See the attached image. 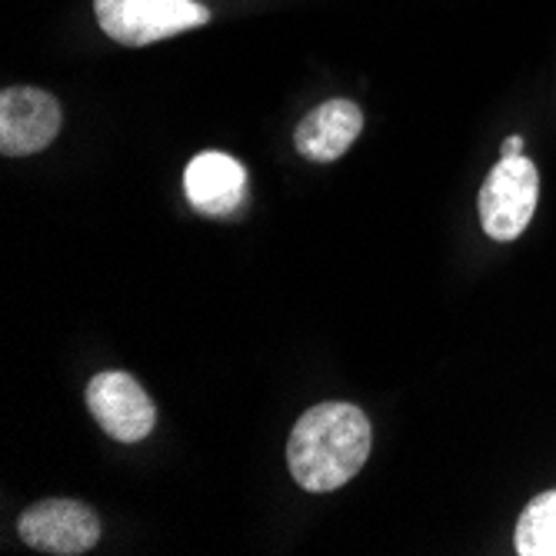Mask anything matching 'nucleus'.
<instances>
[{
	"mask_svg": "<svg viewBox=\"0 0 556 556\" xmlns=\"http://www.w3.org/2000/svg\"><path fill=\"white\" fill-rule=\"evenodd\" d=\"M514 543L520 556H556V490H546L527 503Z\"/></svg>",
	"mask_w": 556,
	"mask_h": 556,
	"instance_id": "obj_9",
	"label": "nucleus"
},
{
	"mask_svg": "<svg viewBox=\"0 0 556 556\" xmlns=\"http://www.w3.org/2000/svg\"><path fill=\"white\" fill-rule=\"evenodd\" d=\"M87 410L100 424V430L121 443L147 440L157 424L154 400L124 370L97 374L87 383Z\"/></svg>",
	"mask_w": 556,
	"mask_h": 556,
	"instance_id": "obj_4",
	"label": "nucleus"
},
{
	"mask_svg": "<svg viewBox=\"0 0 556 556\" xmlns=\"http://www.w3.org/2000/svg\"><path fill=\"white\" fill-rule=\"evenodd\" d=\"M370 420L353 403H317L303 414L287 440V467L311 493L340 490L370 457Z\"/></svg>",
	"mask_w": 556,
	"mask_h": 556,
	"instance_id": "obj_1",
	"label": "nucleus"
},
{
	"mask_svg": "<svg viewBox=\"0 0 556 556\" xmlns=\"http://www.w3.org/2000/svg\"><path fill=\"white\" fill-rule=\"evenodd\" d=\"M520 154H523V137H510L500 150V157H520Z\"/></svg>",
	"mask_w": 556,
	"mask_h": 556,
	"instance_id": "obj_10",
	"label": "nucleus"
},
{
	"mask_svg": "<svg viewBox=\"0 0 556 556\" xmlns=\"http://www.w3.org/2000/svg\"><path fill=\"white\" fill-rule=\"evenodd\" d=\"M61 104L40 87H8L0 93V154L27 157L61 134Z\"/></svg>",
	"mask_w": 556,
	"mask_h": 556,
	"instance_id": "obj_6",
	"label": "nucleus"
},
{
	"mask_svg": "<svg viewBox=\"0 0 556 556\" xmlns=\"http://www.w3.org/2000/svg\"><path fill=\"white\" fill-rule=\"evenodd\" d=\"M361 130H364V111L353 104V100L337 97L314 108L296 124L293 143L300 150V157H307L314 164H333L353 147Z\"/></svg>",
	"mask_w": 556,
	"mask_h": 556,
	"instance_id": "obj_7",
	"label": "nucleus"
},
{
	"mask_svg": "<svg viewBox=\"0 0 556 556\" xmlns=\"http://www.w3.org/2000/svg\"><path fill=\"white\" fill-rule=\"evenodd\" d=\"M184 190H187V200L193 204V211L211 214V217H224V214H230L233 207L243 204L247 170L230 154H220V150H204V154H197L187 164Z\"/></svg>",
	"mask_w": 556,
	"mask_h": 556,
	"instance_id": "obj_8",
	"label": "nucleus"
},
{
	"mask_svg": "<svg viewBox=\"0 0 556 556\" xmlns=\"http://www.w3.org/2000/svg\"><path fill=\"white\" fill-rule=\"evenodd\" d=\"M17 533L37 553L77 556L97 546L100 517L77 500H40L21 514Z\"/></svg>",
	"mask_w": 556,
	"mask_h": 556,
	"instance_id": "obj_5",
	"label": "nucleus"
},
{
	"mask_svg": "<svg viewBox=\"0 0 556 556\" xmlns=\"http://www.w3.org/2000/svg\"><path fill=\"white\" fill-rule=\"evenodd\" d=\"M93 14L100 30L124 47H147L211 21L197 0H93Z\"/></svg>",
	"mask_w": 556,
	"mask_h": 556,
	"instance_id": "obj_2",
	"label": "nucleus"
},
{
	"mask_svg": "<svg viewBox=\"0 0 556 556\" xmlns=\"http://www.w3.org/2000/svg\"><path fill=\"white\" fill-rule=\"evenodd\" d=\"M540 200V174L530 157H500V164L486 174L480 187V224L490 240L510 243L517 240L533 214Z\"/></svg>",
	"mask_w": 556,
	"mask_h": 556,
	"instance_id": "obj_3",
	"label": "nucleus"
}]
</instances>
